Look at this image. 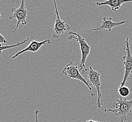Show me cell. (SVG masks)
<instances>
[{
  "label": "cell",
  "instance_id": "5b68a950",
  "mask_svg": "<svg viewBox=\"0 0 132 122\" xmlns=\"http://www.w3.org/2000/svg\"><path fill=\"white\" fill-rule=\"evenodd\" d=\"M125 42L126 48H125V49L126 51L127 55L122 57L124 60V76L119 87L125 86L127 82L129 79L130 75L132 74V56L130 48L129 38L127 37L126 38Z\"/></svg>",
  "mask_w": 132,
  "mask_h": 122
},
{
  "label": "cell",
  "instance_id": "e0dca14e",
  "mask_svg": "<svg viewBox=\"0 0 132 122\" xmlns=\"http://www.w3.org/2000/svg\"></svg>",
  "mask_w": 132,
  "mask_h": 122
},
{
  "label": "cell",
  "instance_id": "3957f363",
  "mask_svg": "<svg viewBox=\"0 0 132 122\" xmlns=\"http://www.w3.org/2000/svg\"><path fill=\"white\" fill-rule=\"evenodd\" d=\"M68 37L69 40H76L80 45V48L81 53V61L79 63V71H80L85 69V64L87 58L90 52V47L87 43L85 40L79 34L74 32H70Z\"/></svg>",
  "mask_w": 132,
  "mask_h": 122
},
{
  "label": "cell",
  "instance_id": "277c9868",
  "mask_svg": "<svg viewBox=\"0 0 132 122\" xmlns=\"http://www.w3.org/2000/svg\"><path fill=\"white\" fill-rule=\"evenodd\" d=\"M79 63L75 64L73 62H70L69 64L66 65L63 70V73L70 79L80 80L85 84L88 88L90 91V95L92 98L95 96V94L92 92L91 87L89 86L88 82L80 74L79 69Z\"/></svg>",
  "mask_w": 132,
  "mask_h": 122
},
{
  "label": "cell",
  "instance_id": "8992f818",
  "mask_svg": "<svg viewBox=\"0 0 132 122\" xmlns=\"http://www.w3.org/2000/svg\"><path fill=\"white\" fill-rule=\"evenodd\" d=\"M11 11L13 13V15L9 17V19L11 20L16 19L18 20V23L15 29L12 32V33H13L19 28L20 24H22L23 25H25L27 24L26 18L28 16V12L25 6L24 1L23 0L21 1L20 6L18 9L12 8Z\"/></svg>",
  "mask_w": 132,
  "mask_h": 122
},
{
  "label": "cell",
  "instance_id": "4fadbf2b",
  "mask_svg": "<svg viewBox=\"0 0 132 122\" xmlns=\"http://www.w3.org/2000/svg\"><path fill=\"white\" fill-rule=\"evenodd\" d=\"M3 43L8 44L10 45V43H9L8 41L6 40L5 38L0 33V46H1V44Z\"/></svg>",
  "mask_w": 132,
  "mask_h": 122
},
{
  "label": "cell",
  "instance_id": "30bf717a",
  "mask_svg": "<svg viewBox=\"0 0 132 122\" xmlns=\"http://www.w3.org/2000/svg\"><path fill=\"white\" fill-rule=\"evenodd\" d=\"M132 2V1H125V0H108L105 1L104 2L96 3V5L98 6L108 5L111 8L113 12H116L117 10H119L121 7V5L126 3Z\"/></svg>",
  "mask_w": 132,
  "mask_h": 122
},
{
  "label": "cell",
  "instance_id": "9c48e42d",
  "mask_svg": "<svg viewBox=\"0 0 132 122\" xmlns=\"http://www.w3.org/2000/svg\"><path fill=\"white\" fill-rule=\"evenodd\" d=\"M127 22V21H123L119 22H114L113 21V19L112 18L104 17L102 18L101 26L98 28L93 29L92 30L93 31H97L102 30H106L109 32H111L113 28L121 26Z\"/></svg>",
  "mask_w": 132,
  "mask_h": 122
},
{
  "label": "cell",
  "instance_id": "6da1fadb",
  "mask_svg": "<svg viewBox=\"0 0 132 122\" xmlns=\"http://www.w3.org/2000/svg\"><path fill=\"white\" fill-rule=\"evenodd\" d=\"M112 107L114 109H105L104 112H112L120 118L119 122H126L127 116L132 112V99L127 101L121 97L116 100L112 104Z\"/></svg>",
  "mask_w": 132,
  "mask_h": 122
},
{
  "label": "cell",
  "instance_id": "9a60e30c",
  "mask_svg": "<svg viewBox=\"0 0 132 122\" xmlns=\"http://www.w3.org/2000/svg\"><path fill=\"white\" fill-rule=\"evenodd\" d=\"M86 122H97V121H94L93 120H89V121H87Z\"/></svg>",
  "mask_w": 132,
  "mask_h": 122
},
{
  "label": "cell",
  "instance_id": "ba28073f",
  "mask_svg": "<svg viewBox=\"0 0 132 122\" xmlns=\"http://www.w3.org/2000/svg\"><path fill=\"white\" fill-rule=\"evenodd\" d=\"M51 40L50 39H47L42 41H39L37 40L32 41L27 47L22 50L21 51L18 52L17 53L15 54L14 56H13L12 57V59L16 58L19 55H20L22 54L25 53L26 52L29 51L31 52H36L38 51V50L41 48L42 46L45 45L46 43L50 44L51 43Z\"/></svg>",
  "mask_w": 132,
  "mask_h": 122
},
{
  "label": "cell",
  "instance_id": "7c38bea8",
  "mask_svg": "<svg viewBox=\"0 0 132 122\" xmlns=\"http://www.w3.org/2000/svg\"><path fill=\"white\" fill-rule=\"evenodd\" d=\"M115 91H118L119 95L123 97L128 96L130 93V90L129 88L125 86L119 87V89L117 90H115Z\"/></svg>",
  "mask_w": 132,
  "mask_h": 122
},
{
  "label": "cell",
  "instance_id": "7a4b0ae2",
  "mask_svg": "<svg viewBox=\"0 0 132 122\" xmlns=\"http://www.w3.org/2000/svg\"><path fill=\"white\" fill-rule=\"evenodd\" d=\"M82 74H86L88 79L87 81L88 82L89 86L91 87L92 86L96 87L97 89L98 98L97 100V107L100 109L104 105V103L101 100L102 94L101 93V79H100V74L97 71H95L92 68V66H89L88 69H84L82 71Z\"/></svg>",
  "mask_w": 132,
  "mask_h": 122
},
{
  "label": "cell",
  "instance_id": "8fae6325",
  "mask_svg": "<svg viewBox=\"0 0 132 122\" xmlns=\"http://www.w3.org/2000/svg\"><path fill=\"white\" fill-rule=\"evenodd\" d=\"M29 40H30L29 37H27V39L25 40L24 41H23L21 42H18V43L16 44L10 45H7V46H0V55L2 54V52L3 50H7V49H10V48H16L17 47L20 46L21 45L23 44L26 43L27 41H29Z\"/></svg>",
  "mask_w": 132,
  "mask_h": 122
},
{
  "label": "cell",
  "instance_id": "5bb4252c",
  "mask_svg": "<svg viewBox=\"0 0 132 122\" xmlns=\"http://www.w3.org/2000/svg\"><path fill=\"white\" fill-rule=\"evenodd\" d=\"M40 113L38 110L36 109L35 111V117L36 122H38V116L39 113Z\"/></svg>",
  "mask_w": 132,
  "mask_h": 122
},
{
  "label": "cell",
  "instance_id": "2e32d148",
  "mask_svg": "<svg viewBox=\"0 0 132 122\" xmlns=\"http://www.w3.org/2000/svg\"><path fill=\"white\" fill-rule=\"evenodd\" d=\"M1 18V13H0V18Z\"/></svg>",
  "mask_w": 132,
  "mask_h": 122
},
{
  "label": "cell",
  "instance_id": "52a82bcc",
  "mask_svg": "<svg viewBox=\"0 0 132 122\" xmlns=\"http://www.w3.org/2000/svg\"><path fill=\"white\" fill-rule=\"evenodd\" d=\"M53 3L54 4L55 9L57 18L54 26V33L53 35V37L54 39H58L60 37V36L65 33V32L70 30V26L68 24H67L65 21L61 20L57 9L56 1H53Z\"/></svg>",
  "mask_w": 132,
  "mask_h": 122
}]
</instances>
